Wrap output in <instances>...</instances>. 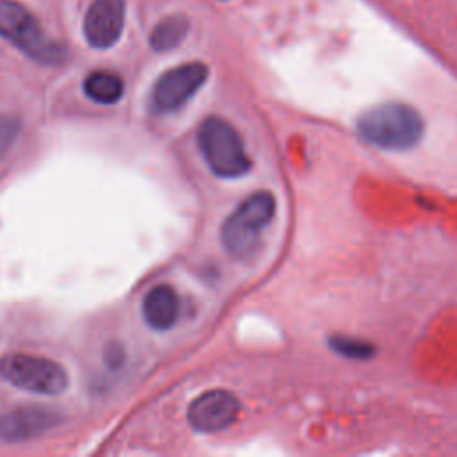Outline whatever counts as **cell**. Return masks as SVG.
Listing matches in <instances>:
<instances>
[{"label":"cell","instance_id":"cell-13","mask_svg":"<svg viewBox=\"0 0 457 457\" xmlns=\"http://www.w3.org/2000/svg\"><path fill=\"white\" fill-rule=\"evenodd\" d=\"M328 345L332 346L334 352H337L339 355H343L346 359L364 361V359H370L375 353V346L370 341L357 339V337H352V336H339V334L332 336Z\"/></svg>","mask_w":457,"mask_h":457},{"label":"cell","instance_id":"cell-5","mask_svg":"<svg viewBox=\"0 0 457 457\" xmlns=\"http://www.w3.org/2000/svg\"><path fill=\"white\" fill-rule=\"evenodd\" d=\"M0 377L18 389L46 396L61 395L70 382L59 362L29 353L4 355L0 359Z\"/></svg>","mask_w":457,"mask_h":457},{"label":"cell","instance_id":"cell-12","mask_svg":"<svg viewBox=\"0 0 457 457\" xmlns=\"http://www.w3.org/2000/svg\"><path fill=\"white\" fill-rule=\"evenodd\" d=\"M187 20L184 16L173 14L162 18L150 32V46L155 52H168L182 43L187 34Z\"/></svg>","mask_w":457,"mask_h":457},{"label":"cell","instance_id":"cell-2","mask_svg":"<svg viewBox=\"0 0 457 457\" xmlns=\"http://www.w3.org/2000/svg\"><path fill=\"white\" fill-rule=\"evenodd\" d=\"M0 37L41 64H59L66 48L46 36L39 20L18 0H0Z\"/></svg>","mask_w":457,"mask_h":457},{"label":"cell","instance_id":"cell-14","mask_svg":"<svg viewBox=\"0 0 457 457\" xmlns=\"http://www.w3.org/2000/svg\"><path fill=\"white\" fill-rule=\"evenodd\" d=\"M20 132V121L12 116H0V159L12 146Z\"/></svg>","mask_w":457,"mask_h":457},{"label":"cell","instance_id":"cell-1","mask_svg":"<svg viewBox=\"0 0 457 457\" xmlns=\"http://www.w3.org/2000/svg\"><path fill=\"white\" fill-rule=\"evenodd\" d=\"M420 112L402 102H386L364 111L357 120L362 141L382 150H407L423 137Z\"/></svg>","mask_w":457,"mask_h":457},{"label":"cell","instance_id":"cell-10","mask_svg":"<svg viewBox=\"0 0 457 457\" xmlns=\"http://www.w3.org/2000/svg\"><path fill=\"white\" fill-rule=\"evenodd\" d=\"M143 318L154 330H168L179 318V296L168 284L154 286L143 298Z\"/></svg>","mask_w":457,"mask_h":457},{"label":"cell","instance_id":"cell-3","mask_svg":"<svg viewBox=\"0 0 457 457\" xmlns=\"http://www.w3.org/2000/svg\"><path fill=\"white\" fill-rule=\"evenodd\" d=\"M277 202L270 191H255L246 196L223 221L220 236L225 250L234 257H250L259 243L262 228L275 216Z\"/></svg>","mask_w":457,"mask_h":457},{"label":"cell","instance_id":"cell-8","mask_svg":"<svg viewBox=\"0 0 457 457\" xmlns=\"http://www.w3.org/2000/svg\"><path fill=\"white\" fill-rule=\"evenodd\" d=\"M125 0H93L82 23L87 45L96 50L114 46L125 27Z\"/></svg>","mask_w":457,"mask_h":457},{"label":"cell","instance_id":"cell-4","mask_svg":"<svg viewBox=\"0 0 457 457\" xmlns=\"http://www.w3.org/2000/svg\"><path fill=\"white\" fill-rule=\"evenodd\" d=\"M198 148L209 170L221 179H237L248 173L252 161L239 132L223 118H205L196 132Z\"/></svg>","mask_w":457,"mask_h":457},{"label":"cell","instance_id":"cell-7","mask_svg":"<svg viewBox=\"0 0 457 457\" xmlns=\"http://www.w3.org/2000/svg\"><path fill=\"white\" fill-rule=\"evenodd\" d=\"M239 416V400L225 389H211L196 396L187 407V421L193 430L214 434L230 427Z\"/></svg>","mask_w":457,"mask_h":457},{"label":"cell","instance_id":"cell-6","mask_svg":"<svg viewBox=\"0 0 457 457\" xmlns=\"http://www.w3.org/2000/svg\"><path fill=\"white\" fill-rule=\"evenodd\" d=\"M209 77L204 62H184L164 71L154 84L150 105L157 114H168L191 100Z\"/></svg>","mask_w":457,"mask_h":457},{"label":"cell","instance_id":"cell-11","mask_svg":"<svg viewBox=\"0 0 457 457\" xmlns=\"http://www.w3.org/2000/svg\"><path fill=\"white\" fill-rule=\"evenodd\" d=\"M125 91V84L118 73L95 70L84 79V95L102 105L116 104Z\"/></svg>","mask_w":457,"mask_h":457},{"label":"cell","instance_id":"cell-9","mask_svg":"<svg viewBox=\"0 0 457 457\" xmlns=\"http://www.w3.org/2000/svg\"><path fill=\"white\" fill-rule=\"evenodd\" d=\"M61 414L41 405H21L0 414V439L18 443L41 436L59 425Z\"/></svg>","mask_w":457,"mask_h":457}]
</instances>
